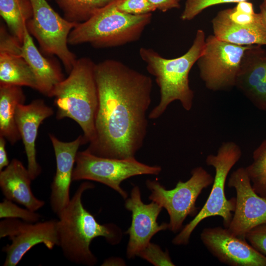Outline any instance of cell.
I'll use <instances>...</instances> for the list:
<instances>
[{
  "mask_svg": "<svg viewBox=\"0 0 266 266\" xmlns=\"http://www.w3.org/2000/svg\"><path fill=\"white\" fill-rule=\"evenodd\" d=\"M32 180L28 168L16 159L0 171V187L5 199L36 211L45 202L33 195L31 186Z\"/></svg>",
  "mask_w": 266,
  "mask_h": 266,
  "instance_id": "cell-19",
  "label": "cell"
},
{
  "mask_svg": "<svg viewBox=\"0 0 266 266\" xmlns=\"http://www.w3.org/2000/svg\"><path fill=\"white\" fill-rule=\"evenodd\" d=\"M68 21L80 23L114 0H55Z\"/></svg>",
  "mask_w": 266,
  "mask_h": 266,
  "instance_id": "cell-24",
  "label": "cell"
},
{
  "mask_svg": "<svg viewBox=\"0 0 266 266\" xmlns=\"http://www.w3.org/2000/svg\"><path fill=\"white\" fill-rule=\"evenodd\" d=\"M245 169L255 192L266 196V140L254 150L253 162Z\"/></svg>",
  "mask_w": 266,
  "mask_h": 266,
  "instance_id": "cell-25",
  "label": "cell"
},
{
  "mask_svg": "<svg viewBox=\"0 0 266 266\" xmlns=\"http://www.w3.org/2000/svg\"><path fill=\"white\" fill-rule=\"evenodd\" d=\"M6 139L0 136V171L8 166L10 163L6 149Z\"/></svg>",
  "mask_w": 266,
  "mask_h": 266,
  "instance_id": "cell-32",
  "label": "cell"
},
{
  "mask_svg": "<svg viewBox=\"0 0 266 266\" xmlns=\"http://www.w3.org/2000/svg\"><path fill=\"white\" fill-rule=\"evenodd\" d=\"M242 155L240 147L233 141L223 142L216 155L210 154L206 158L207 166L215 169L212 187L203 207L195 217L186 224L173 238L176 245H186L191 235L203 220L215 216L221 217L225 228H228L235 208V198L228 199L225 194V184L228 175Z\"/></svg>",
  "mask_w": 266,
  "mask_h": 266,
  "instance_id": "cell-6",
  "label": "cell"
},
{
  "mask_svg": "<svg viewBox=\"0 0 266 266\" xmlns=\"http://www.w3.org/2000/svg\"><path fill=\"white\" fill-rule=\"evenodd\" d=\"M29 0L33 14L26 24L29 32L43 52L59 58L69 73L77 59L67 46L68 38L77 23L62 17L46 0Z\"/></svg>",
  "mask_w": 266,
  "mask_h": 266,
  "instance_id": "cell-9",
  "label": "cell"
},
{
  "mask_svg": "<svg viewBox=\"0 0 266 266\" xmlns=\"http://www.w3.org/2000/svg\"><path fill=\"white\" fill-rule=\"evenodd\" d=\"M0 31V85L27 86L37 90L35 75L22 55V44L3 26Z\"/></svg>",
  "mask_w": 266,
  "mask_h": 266,
  "instance_id": "cell-18",
  "label": "cell"
},
{
  "mask_svg": "<svg viewBox=\"0 0 266 266\" xmlns=\"http://www.w3.org/2000/svg\"><path fill=\"white\" fill-rule=\"evenodd\" d=\"M205 39L204 32L198 30L188 50L173 59L165 58L152 48L139 49L140 57L146 64L147 71L155 77L160 90V101L150 112L149 119L159 118L175 100L179 101L185 110L191 109L194 93L190 87L189 73L203 51Z\"/></svg>",
  "mask_w": 266,
  "mask_h": 266,
  "instance_id": "cell-3",
  "label": "cell"
},
{
  "mask_svg": "<svg viewBox=\"0 0 266 266\" xmlns=\"http://www.w3.org/2000/svg\"><path fill=\"white\" fill-rule=\"evenodd\" d=\"M200 239L210 253L220 262L230 266H266V257L245 238L221 227L204 228Z\"/></svg>",
  "mask_w": 266,
  "mask_h": 266,
  "instance_id": "cell-14",
  "label": "cell"
},
{
  "mask_svg": "<svg viewBox=\"0 0 266 266\" xmlns=\"http://www.w3.org/2000/svg\"><path fill=\"white\" fill-rule=\"evenodd\" d=\"M137 256L155 266H175L167 250L164 252L158 245L151 242Z\"/></svg>",
  "mask_w": 266,
  "mask_h": 266,
  "instance_id": "cell-28",
  "label": "cell"
},
{
  "mask_svg": "<svg viewBox=\"0 0 266 266\" xmlns=\"http://www.w3.org/2000/svg\"><path fill=\"white\" fill-rule=\"evenodd\" d=\"M116 3L121 12L133 15L152 13L156 10L148 0H116Z\"/></svg>",
  "mask_w": 266,
  "mask_h": 266,
  "instance_id": "cell-29",
  "label": "cell"
},
{
  "mask_svg": "<svg viewBox=\"0 0 266 266\" xmlns=\"http://www.w3.org/2000/svg\"><path fill=\"white\" fill-rule=\"evenodd\" d=\"M249 47L220 40L214 35L207 36L203 51L197 62L206 87L219 91L234 87L242 57Z\"/></svg>",
  "mask_w": 266,
  "mask_h": 266,
  "instance_id": "cell-10",
  "label": "cell"
},
{
  "mask_svg": "<svg viewBox=\"0 0 266 266\" xmlns=\"http://www.w3.org/2000/svg\"><path fill=\"white\" fill-rule=\"evenodd\" d=\"M152 13L133 15L121 12L114 0L70 32L68 44L89 43L96 48L122 46L139 40L151 23Z\"/></svg>",
  "mask_w": 266,
  "mask_h": 266,
  "instance_id": "cell-5",
  "label": "cell"
},
{
  "mask_svg": "<svg viewBox=\"0 0 266 266\" xmlns=\"http://www.w3.org/2000/svg\"><path fill=\"white\" fill-rule=\"evenodd\" d=\"M72 181L89 180L105 185L117 192L124 199L128 194L121 186L122 182L131 177L141 175H158L159 166H149L135 157L115 159L101 157L84 150L78 151Z\"/></svg>",
  "mask_w": 266,
  "mask_h": 266,
  "instance_id": "cell-7",
  "label": "cell"
},
{
  "mask_svg": "<svg viewBox=\"0 0 266 266\" xmlns=\"http://www.w3.org/2000/svg\"><path fill=\"white\" fill-rule=\"evenodd\" d=\"M125 207L132 212L131 224L125 233L129 235L127 257L133 259L148 245L155 234L168 229V223H157L163 207L153 201L148 204L143 203L138 186L132 188L130 198L126 199Z\"/></svg>",
  "mask_w": 266,
  "mask_h": 266,
  "instance_id": "cell-13",
  "label": "cell"
},
{
  "mask_svg": "<svg viewBox=\"0 0 266 266\" xmlns=\"http://www.w3.org/2000/svg\"><path fill=\"white\" fill-rule=\"evenodd\" d=\"M187 181L179 180L174 188L167 190L157 180H147L146 185L150 191L149 199L159 204L169 217L168 230L175 233L183 227L188 216H196L198 208L197 200L202 191L212 184L214 177L202 166L193 168Z\"/></svg>",
  "mask_w": 266,
  "mask_h": 266,
  "instance_id": "cell-8",
  "label": "cell"
},
{
  "mask_svg": "<svg viewBox=\"0 0 266 266\" xmlns=\"http://www.w3.org/2000/svg\"><path fill=\"white\" fill-rule=\"evenodd\" d=\"M95 76L99 94L96 136L85 150L101 157L134 158L147 134L152 80L114 59L96 64Z\"/></svg>",
  "mask_w": 266,
  "mask_h": 266,
  "instance_id": "cell-1",
  "label": "cell"
},
{
  "mask_svg": "<svg viewBox=\"0 0 266 266\" xmlns=\"http://www.w3.org/2000/svg\"><path fill=\"white\" fill-rule=\"evenodd\" d=\"M211 23L213 35L220 40L241 46L266 45V24L262 15L251 24H238L231 21L223 9Z\"/></svg>",
  "mask_w": 266,
  "mask_h": 266,
  "instance_id": "cell-20",
  "label": "cell"
},
{
  "mask_svg": "<svg viewBox=\"0 0 266 266\" xmlns=\"http://www.w3.org/2000/svg\"><path fill=\"white\" fill-rule=\"evenodd\" d=\"M156 9L163 12L179 8L181 0H148Z\"/></svg>",
  "mask_w": 266,
  "mask_h": 266,
  "instance_id": "cell-31",
  "label": "cell"
},
{
  "mask_svg": "<svg viewBox=\"0 0 266 266\" xmlns=\"http://www.w3.org/2000/svg\"><path fill=\"white\" fill-rule=\"evenodd\" d=\"M11 241L3 248L6 254L4 266H15L33 246L43 244L53 249L59 246L58 220L29 223L19 219L5 218L0 222V238Z\"/></svg>",
  "mask_w": 266,
  "mask_h": 266,
  "instance_id": "cell-11",
  "label": "cell"
},
{
  "mask_svg": "<svg viewBox=\"0 0 266 266\" xmlns=\"http://www.w3.org/2000/svg\"><path fill=\"white\" fill-rule=\"evenodd\" d=\"M94 185L83 182L78 187L67 205L58 215L59 246L64 256L76 264L93 266L97 258L90 249L92 240L102 237L111 245L122 240L123 233L116 224H100L83 205L82 198Z\"/></svg>",
  "mask_w": 266,
  "mask_h": 266,
  "instance_id": "cell-2",
  "label": "cell"
},
{
  "mask_svg": "<svg viewBox=\"0 0 266 266\" xmlns=\"http://www.w3.org/2000/svg\"><path fill=\"white\" fill-rule=\"evenodd\" d=\"M26 96L21 86L0 85V136L12 145L21 139L15 120L17 106Z\"/></svg>",
  "mask_w": 266,
  "mask_h": 266,
  "instance_id": "cell-22",
  "label": "cell"
},
{
  "mask_svg": "<svg viewBox=\"0 0 266 266\" xmlns=\"http://www.w3.org/2000/svg\"><path fill=\"white\" fill-rule=\"evenodd\" d=\"M0 218L19 219L34 223L38 222L41 216L35 211L21 208L13 201L5 199L0 203Z\"/></svg>",
  "mask_w": 266,
  "mask_h": 266,
  "instance_id": "cell-26",
  "label": "cell"
},
{
  "mask_svg": "<svg viewBox=\"0 0 266 266\" xmlns=\"http://www.w3.org/2000/svg\"><path fill=\"white\" fill-rule=\"evenodd\" d=\"M259 109L266 111V50L250 45L242 57L235 86Z\"/></svg>",
  "mask_w": 266,
  "mask_h": 266,
  "instance_id": "cell-16",
  "label": "cell"
},
{
  "mask_svg": "<svg viewBox=\"0 0 266 266\" xmlns=\"http://www.w3.org/2000/svg\"><path fill=\"white\" fill-rule=\"evenodd\" d=\"M246 240L266 257V222L251 229L245 235Z\"/></svg>",
  "mask_w": 266,
  "mask_h": 266,
  "instance_id": "cell-30",
  "label": "cell"
},
{
  "mask_svg": "<svg viewBox=\"0 0 266 266\" xmlns=\"http://www.w3.org/2000/svg\"><path fill=\"white\" fill-rule=\"evenodd\" d=\"M0 14L11 34L22 44L33 12L29 0H0Z\"/></svg>",
  "mask_w": 266,
  "mask_h": 266,
  "instance_id": "cell-23",
  "label": "cell"
},
{
  "mask_svg": "<svg viewBox=\"0 0 266 266\" xmlns=\"http://www.w3.org/2000/svg\"><path fill=\"white\" fill-rule=\"evenodd\" d=\"M52 107L43 100L36 99L28 104H19L16 110L15 120L23 141L28 160V169L33 180L41 172L36 158L35 141L39 126L54 114Z\"/></svg>",
  "mask_w": 266,
  "mask_h": 266,
  "instance_id": "cell-17",
  "label": "cell"
},
{
  "mask_svg": "<svg viewBox=\"0 0 266 266\" xmlns=\"http://www.w3.org/2000/svg\"><path fill=\"white\" fill-rule=\"evenodd\" d=\"M260 12L262 15L264 20L266 24V0H263L262 2L260 5Z\"/></svg>",
  "mask_w": 266,
  "mask_h": 266,
  "instance_id": "cell-35",
  "label": "cell"
},
{
  "mask_svg": "<svg viewBox=\"0 0 266 266\" xmlns=\"http://www.w3.org/2000/svg\"><path fill=\"white\" fill-rule=\"evenodd\" d=\"M244 0H186L180 19L183 21H190L211 6L223 3H237Z\"/></svg>",
  "mask_w": 266,
  "mask_h": 266,
  "instance_id": "cell-27",
  "label": "cell"
},
{
  "mask_svg": "<svg viewBox=\"0 0 266 266\" xmlns=\"http://www.w3.org/2000/svg\"><path fill=\"white\" fill-rule=\"evenodd\" d=\"M56 162L55 175L51 185L50 206L58 215L70 201V187L78 150L85 144L83 135L75 140L64 142L52 133H49Z\"/></svg>",
  "mask_w": 266,
  "mask_h": 266,
  "instance_id": "cell-15",
  "label": "cell"
},
{
  "mask_svg": "<svg viewBox=\"0 0 266 266\" xmlns=\"http://www.w3.org/2000/svg\"><path fill=\"white\" fill-rule=\"evenodd\" d=\"M22 55L34 73L37 90L51 98L52 92L65 78L60 67L45 58L36 48L27 27L22 44Z\"/></svg>",
  "mask_w": 266,
  "mask_h": 266,
  "instance_id": "cell-21",
  "label": "cell"
},
{
  "mask_svg": "<svg viewBox=\"0 0 266 266\" xmlns=\"http://www.w3.org/2000/svg\"><path fill=\"white\" fill-rule=\"evenodd\" d=\"M228 185L235 191L236 202L227 229L234 235L245 238L251 229L266 222V196H261L254 190L245 167L234 170Z\"/></svg>",
  "mask_w": 266,
  "mask_h": 266,
  "instance_id": "cell-12",
  "label": "cell"
},
{
  "mask_svg": "<svg viewBox=\"0 0 266 266\" xmlns=\"http://www.w3.org/2000/svg\"><path fill=\"white\" fill-rule=\"evenodd\" d=\"M123 260L118 257L109 258L104 261L101 266H125Z\"/></svg>",
  "mask_w": 266,
  "mask_h": 266,
  "instance_id": "cell-34",
  "label": "cell"
},
{
  "mask_svg": "<svg viewBox=\"0 0 266 266\" xmlns=\"http://www.w3.org/2000/svg\"><path fill=\"white\" fill-rule=\"evenodd\" d=\"M234 8L238 11L248 14L255 13L252 3L248 0H244L237 3Z\"/></svg>",
  "mask_w": 266,
  "mask_h": 266,
  "instance_id": "cell-33",
  "label": "cell"
},
{
  "mask_svg": "<svg viewBox=\"0 0 266 266\" xmlns=\"http://www.w3.org/2000/svg\"><path fill=\"white\" fill-rule=\"evenodd\" d=\"M96 64L89 58L77 59L67 77L56 85L51 96L57 108L56 118H69L76 122L83 131L85 144L92 142L96 136L99 105Z\"/></svg>",
  "mask_w": 266,
  "mask_h": 266,
  "instance_id": "cell-4",
  "label": "cell"
}]
</instances>
